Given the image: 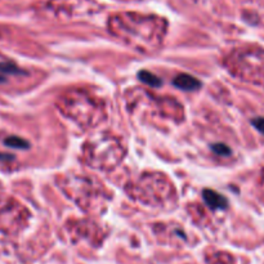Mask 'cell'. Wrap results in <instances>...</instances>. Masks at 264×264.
<instances>
[{"label": "cell", "mask_w": 264, "mask_h": 264, "mask_svg": "<svg viewBox=\"0 0 264 264\" xmlns=\"http://www.w3.org/2000/svg\"><path fill=\"white\" fill-rule=\"evenodd\" d=\"M108 31L131 49L143 54L156 53L167 33L165 18L135 12L116 13L108 20Z\"/></svg>", "instance_id": "1"}, {"label": "cell", "mask_w": 264, "mask_h": 264, "mask_svg": "<svg viewBox=\"0 0 264 264\" xmlns=\"http://www.w3.org/2000/svg\"><path fill=\"white\" fill-rule=\"evenodd\" d=\"M60 190L76 206L88 213H100L107 209L112 198L110 191L93 175L68 173L57 179Z\"/></svg>", "instance_id": "2"}, {"label": "cell", "mask_w": 264, "mask_h": 264, "mask_svg": "<svg viewBox=\"0 0 264 264\" xmlns=\"http://www.w3.org/2000/svg\"><path fill=\"white\" fill-rule=\"evenodd\" d=\"M57 108L64 116L83 129H93L107 117L103 99L84 89L65 92L57 99Z\"/></svg>", "instance_id": "3"}, {"label": "cell", "mask_w": 264, "mask_h": 264, "mask_svg": "<svg viewBox=\"0 0 264 264\" xmlns=\"http://www.w3.org/2000/svg\"><path fill=\"white\" fill-rule=\"evenodd\" d=\"M129 198L144 206L173 209L177 206L178 195L173 182L160 171L143 173L137 181L127 186Z\"/></svg>", "instance_id": "4"}, {"label": "cell", "mask_w": 264, "mask_h": 264, "mask_svg": "<svg viewBox=\"0 0 264 264\" xmlns=\"http://www.w3.org/2000/svg\"><path fill=\"white\" fill-rule=\"evenodd\" d=\"M127 156V147L119 135L112 133L96 134L81 147V161L94 170L111 171Z\"/></svg>", "instance_id": "5"}, {"label": "cell", "mask_w": 264, "mask_h": 264, "mask_svg": "<svg viewBox=\"0 0 264 264\" xmlns=\"http://www.w3.org/2000/svg\"><path fill=\"white\" fill-rule=\"evenodd\" d=\"M99 9L93 0H50L45 4L44 10L49 16L58 20H70L96 13Z\"/></svg>", "instance_id": "6"}, {"label": "cell", "mask_w": 264, "mask_h": 264, "mask_svg": "<svg viewBox=\"0 0 264 264\" xmlns=\"http://www.w3.org/2000/svg\"><path fill=\"white\" fill-rule=\"evenodd\" d=\"M30 213L27 207L13 200L0 201V230L4 232H17L29 222Z\"/></svg>", "instance_id": "7"}, {"label": "cell", "mask_w": 264, "mask_h": 264, "mask_svg": "<svg viewBox=\"0 0 264 264\" xmlns=\"http://www.w3.org/2000/svg\"><path fill=\"white\" fill-rule=\"evenodd\" d=\"M174 85L182 91L186 92H194L198 91L201 88V83L198 79L196 77L191 76L188 74H179L177 75V77L174 79Z\"/></svg>", "instance_id": "8"}, {"label": "cell", "mask_w": 264, "mask_h": 264, "mask_svg": "<svg viewBox=\"0 0 264 264\" xmlns=\"http://www.w3.org/2000/svg\"><path fill=\"white\" fill-rule=\"evenodd\" d=\"M202 198H204V201L206 202L207 206L214 209V210L226 209V207L228 206L227 198L213 190H205L204 192H202Z\"/></svg>", "instance_id": "9"}, {"label": "cell", "mask_w": 264, "mask_h": 264, "mask_svg": "<svg viewBox=\"0 0 264 264\" xmlns=\"http://www.w3.org/2000/svg\"><path fill=\"white\" fill-rule=\"evenodd\" d=\"M138 79H139L142 83L147 84V85H150V87L152 88H159L161 85L160 77H157L156 75H154L152 72H150V71H139V72H138Z\"/></svg>", "instance_id": "10"}, {"label": "cell", "mask_w": 264, "mask_h": 264, "mask_svg": "<svg viewBox=\"0 0 264 264\" xmlns=\"http://www.w3.org/2000/svg\"><path fill=\"white\" fill-rule=\"evenodd\" d=\"M4 143L7 144V146H9V147L18 148V150H26V148L30 147L29 142L20 137H8Z\"/></svg>", "instance_id": "11"}, {"label": "cell", "mask_w": 264, "mask_h": 264, "mask_svg": "<svg viewBox=\"0 0 264 264\" xmlns=\"http://www.w3.org/2000/svg\"><path fill=\"white\" fill-rule=\"evenodd\" d=\"M213 151H214L215 154L222 155V156H227V155L231 154V148L227 147V146L223 143L214 144V146H213Z\"/></svg>", "instance_id": "12"}, {"label": "cell", "mask_w": 264, "mask_h": 264, "mask_svg": "<svg viewBox=\"0 0 264 264\" xmlns=\"http://www.w3.org/2000/svg\"><path fill=\"white\" fill-rule=\"evenodd\" d=\"M251 124L254 125L257 128L258 131L261 132V133L264 134V117H258V119H254V120L251 121Z\"/></svg>", "instance_id": "13"}]
</instances>
